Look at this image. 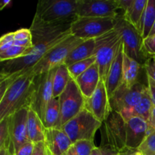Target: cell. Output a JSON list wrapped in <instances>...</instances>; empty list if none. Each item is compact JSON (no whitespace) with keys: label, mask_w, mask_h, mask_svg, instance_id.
<instances>
[{"label":"cell","mask_w":155,"mask_h":155,"mask_svg":"<svg viewBox=\"0 0 155 155\" xmlns=\"http://www.w3.org/2000/svg\"><path fill=\"white\" fill-rule=\"evenodd\" d=\"M11 4H12V2L9 1V0H3V1L1 2V7H0V9L2 10L4 8L7 7V6H9Z\"/></svg>","instance_id":"obj_43"},{"label":"cell","mask_w":155,"mask_h":155,"mask_svg":"<svg viewBox=\"0 0 155 155\" xmlns=\"http://www.w3.org/2000/svg\"><path fill=\"white\" fill-rule=\"evenodd\" d=\"M137 151L142 155H155V130L147 136Z\"/></svg>","instance_id":"obj_32"},{"label":"cell","mask_w":155,"mask_h":155,"mask_svg":"<svg viewBox=\"0 0 155 155\" xmlns=\"http://www.w3.org/2000/svg\"><path fill=\"white\" fill-rule=\"evenodd\" d=\"M117 155H120V154H117Z\"/></svg>","instance_id":"obj_47"},{"label":"cell","mask_w":155,"mask_h":155,"mask_svg":"<svg viewBox=\"0 0 155 155\" xmlns=\"http://www.w3.org/2000/svg\"><path fill=\"white\" fill-rule=\"evenodd\" d=\"M12 76L16 79L0 99V120L23 107H30V98L37 75L28 71L24 74L17 73Z\"/></svg>","instance_id":"obj_1"},{"label":"cell","mask_w":155,"mask_h":155,"mask_svg":"<svg viewBox=\"0 0 155 155\" xmlns=\"http://www.w3.org/2000/svg\"><path fill=\"white\" fill-rule=\"evenodd\" d=\"M114 28L121 35L124 53L143 67L149 56L144 48V39L139 30L127 22L123 15H119L117 17Z\"/></svg>","instance_id":"obj_5"},{"label":"cell","mask_w":155,"mask_h":155,"mask_svg":"<svg viewBox=\"0 0 155 155\" xmlns=\"http://www.w3.org/2000/svg\"><path fill=\"white\" fill-rule=\"evenodd\" d=\"M61 127L77 116L85 107V98L77 83L71 79L66 89L58 97Z\"/></svg>","instance_id":"obj_11"},{"label":"cell","mask_w":155,"mask_h":155,"mask_svg":"<svg viewBox=\"0 0 155 155\" xmlns=\"http://www.w3.org/2000/svg\"><path fill=\"white\" fill-rule=\"evenodd\" d=\"M147 78H148V88L149 89L153 103L155 106V82L150 77H147Z\"/></svg>","instance_id":"obj_39"},{"label":"cell","mask_w":155,"mask_h":155,"mask_svg":"<svg viewBox=\"0 0 155 155\" xmlns=\"http://www.w3.org/2000/svg\"><path fill=\"white\" fill-rule=\"evenodd\" d=\"M74 80L85 98L92 96L101 80L99 70L96 62Z\"/></svg>","instance_id":"obj_19"},{"label":"cell","mask_w":155,"mask_h":155,"mask_svg":"<svg viewBox=\"0 0 155 155\" xmlns=\"http://www.w3.org/2000/svg\"><path fill=\"white\" fill-rule=\"evenodd\" d=\"M154 107V104L153 103L149 89H148V88H147L139 102L136 106H134L133 108L127 110V111L123 112L120 114L126 122L130 118L134 117L142 118V119L145 120L148 122L150 118H151V115Z\"/></svg>","instance_id":"obj_20"},{"label":"cell","mask_w":155,"mask_h":155,"mask_svg":"<svg viewBox=\"0 0 155 155\" xmlns=\"http://www.w3.org/2000/svg\"><path fill=\"white\" fill-rule=\"evenodd\" d=\"M127 148L129 151H137L141 144L153 130L148 121L142 118H130L127 121Z\"/></svg>","instance_id":"obj_16"},{"label":"cell","mask_w":155,"mask_h":155,"mask_svg":"<svg viewBox=\"0 0 155 155\" xmlns=\"http://www.w3.org/2000/svg\"><path fill=\"white\" fill-rule=\"evenodd\" d=\"M71 78L68 67L65 64H62L55 68L53 77V98H58L60 96L66 89Z\"/></svg>","instance_id":"obj_26"},{"label":"cell","mask_w":155,"mask_h":155,"mask_svg":"<svg viewBox=\"0 0 155 155\" xmlns=\"http://www.w3.org/2000/svg\"><path fill=\"white\" fill-rule=\"evenodd\" d=\"M84 41V39H79L72 34L70 35L50 49L30 71L35 75H40L54 69L64 63L70 53Z\"/></svg>","instance_id":"obj_6"},{"label":"cell","mask_w":155,"mask_h":155,"mask_svg":"<svg viewBox=\"0 0 155 155\" xmlns=\"http://www.w3.org/2000/svg\"><path fill=\"white\" fill-rule=\"evenodd\" d=\"M142 68L143 67L140 64L124 53L123 64V83H125L127 87L132 88L134 85L139 83L138 77Z\"/></svg>","instance_id":"obj_23"},{"label":"cell","mask_w":155,"mask_h":155,"mask_svg":"<svg viewBox=\"0 0 155 155\" xmlns=\"http://www.w3.org/2000/svg\"><path fill=\"white\" fill-rule=\"evenodd\" d=\"M119 9L117 0H77L78 17L117 18Z\"/></svg>","instance_id":"obj_13"},{"label":"cell","mask_w":155,"mask_h":155,"mask_svg":"<svg viewBox=\"0 0 155 155\" xmlns=\"http://www.w3.org/2000/svg\"><path fill=\"white\" fill-rule=\"evenodd\" d=\"M70 35H71V30L51 39L34 42L33 43V47L32 50L26 55L14 60L2 62L0 79L3 80L17 73L24 74L30 71L31 68L36 64L50 49L60 43Z\"/></svg>","instance_id":"obj_2"},{"label":"cell","mask_w":155,"mask_h":155,"mask_svg":"<svg viewBox=\"0 0 155 155\" xmlns=\"http://www.w3.org/2000/svg\"><path fill=\"white\" fill-rule=\"evenodd\" d=\"M102 143L119 154L127 151V123L120 114L112 110L103 123Z\"/></svg>","instance_id":"obj_8"},{"label":"cell","mask_w":155,"mask_h":155,"mask_svg":"<svg viewBox=\"0 0 155 155\" xmlns=\"http://www.w3.org/2000/svg\"><path fill=\"white\" fill-rule=\"evenodd\" d=\"M143 68L145 70L147 77L151 78L155 82V55L148 58Z\"/></svg>","instance_id":"obj_34"},{"label":"cell","mask_w":155,"mask_h":155,"mask_svg":"<svg viewBox=\"0 0 155 155\" xmlns=\"http://www.w3.org/2000/svg\"><path fill=\"white\" fill-rule=\"evenodd\" d=\"M155 21V0H148V3L144 11L140 25V33L142 39L149 36Z\"/></svg>","instance_id":"obj_27"},{"label":"cell","mask_w":155,"mask_h":155,"mask_svg":"<svg viewBox=\"0 0 155 155\" xmlns=\"http://www.w3.org/2000/svg\"><path fill=\"white\" fill-rule=\"evenodd\" d=\"M115 24L116 18L78 17L71 24V32L73 36L87 40L105 34L114 29Z\"/></svg>","instance_id":"obj_9"},{"label":"cell","mask_w":155,"mask_h":155,"mask_svg":"<svg viewBox=\"0 0 155 155\" xmlns=\"http://www.w3.org/2000/svg\"><path fill=\"white\" fill-rule=\"evenodd\" d=\"M27 133L30 142L36 144L45 142V127L39 115L29 108L27 117Z\"/></svg>","instance_id":"obj_21"},{"label":"cell","mask_w":155,"mask_h":155,"mask_svg":"<svg viewBox=\"0 0 155 155\" xmlns=\"http://www.w3.org/2000/svg\"><path fill=\"white\" fill-rule=\"evenodd\" d=\"M15 36L14 32H10L3 35L0 39V51H3L14 45Z\"/></svg>","instance_id":"obj_33"},{"label":"cell","mask_w":155,"mask_h":155,"mask_svg":"<svg viewBox=\"0 0 155 155\" xmlns=\"http://www.w3.org/2000/svg\"><path fill=\"white\" fill-rule=\"evenodd\" d=\"M44 142L51 155H64L73 145L69 136L61 128L45 129Z\"/></svg>","instance_id":"obj_17"},{"label":"cell","mask_w":155,"mask_h":155,"mask_svg":"<svg viewBox=\"0 0 155 155\" xmlns=\"http://www.w3.org/2000/svg\"><path fill=\"white\" fill-rule=\"evenodd\" d=\"M101 126L102 123L84 107L77 116L61 128L67 133L74 144L80 140L94 141L95 133Z\"/></svg>","instance_id":"obj_7"},{"label":"cell","mask_w":155,"mask_h":155,"mask_svg":"<svg viewBox=\"0 0 155 155\" xmlns=\"http://www.w3.org/2000/svg\"><path fill=\"white\" fill-rule=\"evenodd\" d=\"M0 155H13L8 148L5 147H0Z\"/></svg>","instance_id":"obj_42"},{"label":"cell","mask_w":155,"mask_h":155,"mask_svg":"<svg viewBox=\"0 0 155 155\" xmlns=\"http://www.w3.org/2000/svg\"><path fill=\"white\" fill-rule=\"evenodd\" d=\"M32 155H48V151L45 142H41L34 144V149Z\"/></svg>","instance_id":"obj_38"},{"label":"cell","mask_w":155,"mask_h":155,"mask_svg":"<svg viewBox=\"0 0 155 155\" xmlns=\"http://www.w3.org/2000/svg\"><path fill=\"white\" fill-rule=\"evenodd\" d=\"M122 37L117 29L95 38V57L101 80L105 83L109 70L122 44Z\"/></svg>","instance_id":"obj_4"},{"label":"cell","mask_w":155,"mask_h":155,"mask_svg":"<svg viewBox=\"0 0 155 155\" xmlns=\"http://www.w3.org/2000/svg\"><path fill=\"white\" fill-rule=\"evenodd\" d=\"M120 155H142L138 151H127L126 152L123 153Z\"/></svg>","instance_id":"obj_44"},{"label":"cell","mask_w":155,"mask_h":155,"mask_svg":"<svg viewBox=\"0 0 155 155\" xmlns=\"http://www.w3.org/2000/svg\"><path fill=\"white\" fill-rule=\"evenodd\" d=\"M95 62H96V57H95V55H94L92 57L85 59V60L80 61L77 62V63L68 67L71 77L74 80H76L77 77H80L82 74H83L85 71H87Z\"/></svg>","instance_id":"obj_28"},{"label":"cell","mask_w":155,"mask_h":155,"mask_svg":"<svg viewBox=\"0 0 155 155\" xmlns=\"http://www.w3.org/2000/svg\"><path fill=\"white\" fill-rule=\"evenodd\" d=\"M95 54V39L85 40L69 54L64 64L69 67L77 62L92 57Z\"/></svg>","instance_id":"obj_22"},{"label":"cell","mask_w":155,"mask_h":155,"mask_svg":"<svg viewBox=\"0 0 155 155\" xmlns=\"http://www.w3.org/2000/svg\"><path fill=\"white\" fill-rule=\"evenodd\" d=\"M35 17L48 24H72L78 18L77 0H40Z\"/></svg>","instance_id":"obj_3"},{"label":"cell","mask_w":155,"mask_h":155,"mask_svg":"<svg viewBox=\"0 0 155 155\" xmlns=\"http://www.w3.org/2000/svg\"><path fill=\"white\" fill-rule=\"evenodd\" d=\"M33 149H34V143L32 142H28L18 148L14 155H32Z\"/></svg>","instance_id":"obj_36"},{"label":"cell","mask_w":155,"mask_h":155,"mask_svg":"<svg viewBox=\"0 0 155 155\" xmlns=\"http://www.w3.org/2000/svg\"><path fill=\"white\" fill-rule=\"evenodd\" d=\"M72 148L77 155H91L96 146L94 144V141L80 140L74 142Z\"/></svg>","instance_id":"obj_31"},{"label":"cell","mask_w":155,"mask_h":155,"mask_svg":"<svg viewBox=\"0 0 155 155\" xmlns=\"http://www.w3.org/2000/svg\"><path fill=\"white\" fill-rule=\"evenodd\" d=\"M48 155H51V153H50L49 151H48Z\"/></svg>","instance_id":"obj_46"},{"label":"cell","mask_w":155,"mask_h":155,"mask_svg":"<svg viewBox=\"0 0 155 155\" xmlns=\"http://www.w3.org/2000/svg\"><path fill=\"white\" fill-rule=\"evenodd\" d=\"M133 0H117L118 5H119L120 9H122L123 12H125L129 6L132 4Z\"/></svg>","instance_id":"obj_40"},{"label":"cell","mask_w":155,"mask_h":155,"mask_svg":"<svg viewBox=\"0 0 155 155\" xmlns=\"http://www.w3.org/2000/svg\"><path fill=\"white\" fill-rule=\"evenodd\" d=\"M144 48L149 57L155 55V35L148 36L143 40Z\"/></svg>","instance_id":"obj_35"},{"label":"cell","mask_w":155,"mask_h":155,"mask_svg":"<svg viewBox=\"0 0 155 155\" xmlns=\"http://www.w3.org/2000/svg\"><path fill=\"white\" fill-rule=\"evenodd\" d=\"M148 124L151 126V129L153 130H155V106L152 110V113H151V118H150L149 121H148Z\"/></svg>","instance_id":"obj_41"},{"label":"cell","mask_w":155,"mask_h":155,"mask_svg":"<svg viewBox=\"0 0 155 155\" xmlns=\"http://www.w3.org/2000/svg\"><path fill=\"white\" fill-rule=\"evenodd\" d=\"M32 48H29L14 45L5 51H0V61L2 62H5L7 61L14 60V59L21 58L30 52Z\"/></svg>","instance_id":"obj_29"},{"label":"cell","mask_w":155,"mask_h":155,"mask_svg":"<svg viewBox=\"0 0 155 155\" xmlns=\"http://www.w3.org/2000/svg\"><path fill=\"white\" fill-rule=\"evenodd\" d=\"M123 41V40H122ZM124 45L123 42L109 70L105 86L109 98L123 83V64H124Z\"/></svg>","instance_id":"obj_18"},{"label":"cell","mask_w":155,"mask_h":155,"mask_svg":"<svg viewBox=\"0 0 155 155\" xmlns=\"http://www.w3.org/2000/svg\"><path fill=\"white\" fill-rule=\"evenodd\" d=\"M154 35H155V21L154 23V25H153L152 28H151V32H150V33H149V36H154Z\"/></svg>","instance_id":"obj_45"},{"label":"cell","mask_w":155,"mask_h":155,"mask_svg":"<svg viewBox=\"0 0 155 155\" xmlns=\"http://www.w3.org/2000/svg\"><path fill=\"white\" fill-rule=\"evenodd\" d=\"M55 68L43 74L37 75L30 98L29 108L34 110L42 120L50 101L53 98V77Z\"/></svg>","instance_id":"obj_10"},{"label":"cell","mask_w":155,"mask_h":155,"mask_svg":"<svg viewBox=\"0 0 155 155\" xmlns=\"http://www.w3.org/2000/svg\"><path fill=\"white\" fill-rule=\"evenodd\" d=\"M45 129L61 128V113L58 98H52L47 107L42 120Z\"/></svg>","instance_id":"obj_25"},{"label":"cell","mask_w":155,"mask_h":155,"mask_svg":"<svg viewBox=\"0 0 155 155\" xmlns=\"http://www.w3.org/2000/svg\"><path fill=\"white\" fill-rule=\"evenodd\" d=\"M85 108L102 124L112 112L110 98L105 83L102 80H100L98 87L92 96L85 98Z\"/></svg>","instance_id":"obj_14"},{"label":"cell","mask_w":155,"mask_h":155,"mask_svg":"<svg viewBox=\"0 0 155 155\" xmlns=\"http://www.w3.org/2000/svg\"><path fill=\"white\" fill-rule=\"evenodd\" d=\"M29 107H23L10 117V134L13 155L23 145L30 142L27 133V117Z\"/></svg>","instance_id":"obj_15"},{"label":"cell","mask_w":155,"mask_h":155,"mask_svg":"<svg viewBox=\"0 0 155 155\" xmlns=\"http://www.w3.org/2000/svg\"><path fill=\"white\" fill-rule=\"evenodd\" d=\"M0 147H5L8 148L13 154V148L10 134V117L0 120Z\"/></svg>","instance_id":"obj_30"},{"label":"cell","mask_w":155,"mask_h":155,"mask_svg":"<svg viewBox=\"0 0 155 155\" xmlns=\"http://www.w3.org/2000/svg\"><path fill=\"white\" fill-rule=\"evenodd\" d=\"M119 153H117L113 149L107 145H101L100 147H96L92 151L91 155H117Z\"/></svg>","instance_id":"obj_37"},{"label":"cell","mask_w":155,"mask_h":155,"mask_svg":"<svg viewBox=\"0 0 155 155\" xmlns=\"http://www.w3.org/2000/svg\"><path fill=\"white\" fill-rule=\"evenodd\" d=\"M148 0H133L128 8L122 14L124 19L140 31L141 21Z\"/></svg>","instance_id":"obj_24"},{"label":"cell","mask_w":155,"mask_h":155,"mask_svg":"<svg viewBox=\"0 0 155 155\" xmlns=\"http://www.w3.org/2000/svg\"><path fill=\"white\" fill-rule=\"evenodd\" d=\"M147 88L148 86L139 82L132 88H128L122 83L110 98L112 110L121 114L133 108L139 102Z\"/></svg>","instance_id":"obj_12"}]
</instances>
